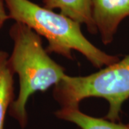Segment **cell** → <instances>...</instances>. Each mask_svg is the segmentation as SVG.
Wrapping results in <instances>:
<instances>
[{
	"label": "cell",
	"mask_w": 129,
	"mask_h": 129,
	"mask_svg": "<svg viewBox=\"0 0 129 129\" xmlns=\"http://www.w3.org/2000/svg\"><path fill=\"white\" fill-rule=\"evenodd\" d=\"M9 35L14 46L9 63L19 80L18 97L10 106V113L24 127L27 123L26 106L30 96L55 87L66 74L43 48L41 36L26 24L15 22Z\"/></svg>",
	"instance_id": "cell-2"
},
{
	"label": "cell",
	"mask_w": 129,
	"mask_h": 129,
	"mask_svg": "<svg viewBox=\"0 0 129 129\" xmlns=\"http://www.w3.org/2000/svg\"><path fill=\"white\" fill-rule=\"evenodd\" d=\"M13 75L9 63V55L0 50V129H4L7 111L13 102Z\"/></svg>",
	"instance_id": "cell-7"
},
{
	"label": "cell",
	"mask_w": 129,
	"mask_h": 129,
	"mask_svg": "<svg viewBox=\"0 0 129 129\" xmlns=\"http://www.w3.org/2000/svg\"><path fill=\"white\" fill-rule=\"evenodd\" d=\"M55 100L64 107H79L85 98H101L109 104L106 118L120 120L122 106L129 98V55L86 76L65 75L54 88Z\"/></svg>",
	"instance_id": "cell-3"
},
{
	"label": "cell",
	"mask_w": 129,
	"mask_h": 129,
	"mask_svg": "<svg viewBox=\"0 0 129 129\" xmlns=\"http://www.w3.org/2000/svg\"><path fill=\"white\" fill-rule=\"evenodd\" d=\"M55 115L60 119L73 123L81 129H128L127 124L85 114L79 107L61 108L56 111Z\"/></svg>",
	"instance_id": "cell-6"
},
{
	"label": "cell",
	"mask_w": 129,
	"mask_h": 129,
	"mask_svg": "<svg viewBox=\"0 0 129 129\" xmlns=\"http://www.w3.org/2000/svg\"><path fill=\"white\" fill-rule=\"evenodd\" d=\"M127 126H128V129H129V124H127Z\"/></svg>",
	"instance_id": "cell-9"
},
{
	"label": "cell",
	"mask_w": 129,
	"mask_h": 129,
	"mask_svg": "<svg viewBox=\"0 0 129 129\" xmlns=\"http://www.w3.org/2000/svg\"><path fill=\"white\" fill-rule=\"evenodd\" d=\"M43 7L58 9L60 13L80 24H85L91 34L98 32L92 18V0H43Z\"/></svg>",
	"instance_id": "cell-5"
},
{
	"label": "cell",
	"mask_w": 129,
	"mask_h": 129,
	"mask_svg": "<svg viewBox=\"0 0 129 129\" xmlns=\"http://www.w3.org/2000/svg\"><path fill=\"white\" fill-rule=\"evenodd\" d=\"M9 18L24 24L48 42L46 51L73 60L72 51L80 52L91 64L102 68L119 60L92 45L83 35L81 24L29 0H4Z\"/></svg>",
	"instance_id": "cell-1"
},
{
	"label": "cell",
	"mask_w": 129,
	"mask_h": 129,
	"mask_svg": "<svg viewBox=\"0 0 129 129\" xmlns=\"http://www.w3.org/2000/svg\"><path fill=\"white\" fill-rule=\"evenodd\" d=\"M5 5L4 0H0V28L3 26V24L7 19H10L9 14L5 9Z\"/></svg>",
	"instance_id": "cell-8"
},
{
	"label": "cell",
	"mask_w": 129,
	"mask_h": 129,
	"mask_svg": "<svg viewBox=\"0 0 129 129\" xmlns=\"http://www.w3.org/2000/svg\"><path fill=\"white\" fill-rule=\"evenodd\" d=\"M92 14L102 41L110 44L120 22L129 17V0H92Z\"/></svg>",
	"instance_id": "cell-4"
}]
</instances>
